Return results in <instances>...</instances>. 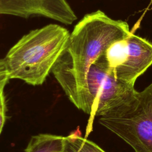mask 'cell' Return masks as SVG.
I'll return each instance as SVG.
<instances>
[{
	"instance_id": "1",
	"label": "cell",
	"mask_w": 152,
	"mask_h": 152,
	"mask_svg": "<svg viewBox=\"0 0 152 152\" xmlns=\"http://www.w3.org/2000/svg\"><path fill=\"white\" fill-rule=\"evenodd\" d=\"M131 34L126 22L112 19L100 10L87 14L75 26L51 72L77 108L90 115L87 83L90 66L110 45Z\"/></svg>"
},
{
	"instance_id": "2",
	"label": "cell",
	"mask_w": 152,
	"mask_h": 152,
	"mask_svg": "<svg viewBox=\"0 0 152 152\" xmlns=\"http://www.w3.org/2000/svg\"><path fill=\"white\" fill-rule=\"evenodd\" d=\"M69 35L66 28L55 24L24 35L4 58L10 78L42 85L66 48Z\"/></svg>"
},
{
	"instance_id": "3",
	"label": "cell",
	"mask_w": 152,
	"mask_h": 152,
	"mask_svg": "<svg viewBox=\"0 0 152 152\" xmlns=\"http://www.w3.org/2000/svg\"><path fill=\"white\" fill-rule=\"evenodd\" d=\"M99 122L135 152H152V83L100 116Z\"/></svg>"
},
{
	"instance_id": "4",
	"label": "cell",
	"mask_w": 152,
	"mask_h": 152,
	"mask_svg": "<svg viewBox=\"0 0 152 152\" xmlns=\"http://www.w3.org/2000/svg\"><path fill=\"white\" fill-rule=\"evenodd\" d=\"M87 83L91 111L85 138L93 130L95 116H102L121 105L136 91L134 84L124 83L116 79L109 69L104 53L90 66Z\"/></svg>"
},
{
	"instance_id": "5",
	"label": "cell",
	"mask_w": 152,
	"mask_h": 152,
	"mask_svg": "<svg viewBox=\"0 0 152 152\" xmlns=\"http://www.w3.org/2000/svg\"><path fill=\"white\" fill-rule=\"evenodd\" d=\"M109 70L116 80L134 84L152 65V43L131 34L113 43L104 53Z\"/></svg>"
},
{
	"instance_id": "6",
	"label": "cell",
	"mask_w": 152,
	"mask_h": 152,
	"mask_svg": "<svg viewBox=\"0 0 152 152\" xmlns=\"http://www.w3.org/2000/svg\"><path fill=\"white\" fill-rule=\"evenodd\" d=\"M0 15L40 16L70 25L77 16L66 0H0Z\"/></svg>"
},
{
	"instance_id": "7",
	"label": "cell",
	"mask_w": 152,
	"mask_h": 152,
	"mask_svg": "<svg viewBox=\"0 0 152 152\" xmlns=\"http://www.w3.org/2000/svg\"><path fill=\"white\" fill-rule=\"evenodd\" d=\"M64 137L39 134L31 137L24 152H62Z\"/></svg>"
},
{
	"instance_id": "8",
	"label": "cell",
	"mask_w": 152,
	"mask_h": 152,
	"mask_svg": "<svg viewBox=\"0 0 152 152\" xmlns=\"http://www.w3.org/2000/svg\"><path fill=\"white\" fill-rule=\"evenodd\" d=\"M62 152H105L97 144L81 136L79 131L64 137Z\"/></svg>"
},
{
	"instance_id": "9",
	"label": "cell",
	"mask_w": 152,
	"mask_h": 152,
	"mask_svg": "<svg viewBox=\"0 0 152 152\" xmlns=\"http://www.w3.org/2000/svg\"><path fill=\"white\" fill-rule=\"evenodd\" d=\"M10 79L4 58L0 59V93L4 91V88Z\"/></svg>"
},
{
	"instance_id": "10",
	"label": "cell",
	"mask_w": 152,
	"mask_h": 152,
	"mask_svg": "<svg viewBox=\"0 0 152 152\" xmlns=\"http://www.w3.org/2000/svg\"><path fill=\"white\" fill-rule=\"evenodd\" d=\"M6 118V103L4 91L0 93V134L4 127Z\"/></svg>"
}]
</instances>
